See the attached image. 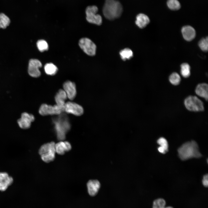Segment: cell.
Wrapping results in <instances>:
<instances>
[{"instance_id":"cell-22","label":"cell","mask_w":208,"mask_h":208,"mask_svg":"<svg viewBox=\"0 0 208 208\" xmlns=\"http://www.w3.org/2000/svg\"><path fill=\"white\" fill-rule=\"evenodd\" d=\"M181 73L185 78L190 76V67L189 65L186 63H183L181 65Z\"/></svg>"},{"instance_id":"cell-24","label":"cell","mask_w":208,"mask_h":208,"mask_svg":"<svg viewBox=\"0 0 208 208\" xmlns=\"http://www.w3.org/2000/svg\"><path fill=\"white\" fill-rule=\"evenodd\" d=\"M169 80L172 85H177L180 83L181 78L180 76L178 73L174 72L170 76Z\"/></svg>"},{"instance_id":"cell-31","label":"cell","mask_w":208,"mask_h":208,"mask_svg":"<svg viewBox=\"0 0 208 208\" xmlns=\"http://www.w3.org/2000/svg\"><path fill=\"white\" fill-rule=\"evenodd\" d=\"M158 150L160 153L163 154H164L166 152L164 149L160 146L158 148Z\"/></svg>"},{"instance_id":"cell-15","label":"cell","mask_w":208,"mask_h":208,"mask_svg":"<svg viewBox=\"0 0 208 208\" xmlns=\"http://www.w3.org/2000/svg\"><path fill=\"white\" fill-rule=\"evenodd\" d=\"M55 148L56 153L60 155L64 154L66 152L70 150L71 146L68 141H61L55 144Z\"/></svg>"},{"instance_id":"cell-19","label":"cell","mask_w":208,"mask_h":208,"mask_svg":"<svg viewBox=\"0 0 208 208\" xmlns=\"http://www.w3.org/2000/svg\"><path fill=\"white\" fill-rule=\"evenodd\" d=\"M135 23L140 28L145 27L150 23V20L148 16L143 13H140L136 16Z\"/></svg>"},{"instance_id":"cell-30","label":"cell","mask_w":208,"mask_h":208,"mask_svg":"<svg viewBox=\"0 0 208 208\" xmlns=\"http://www.w3.org/2000/svg\"><path fill=\"white\" fill-rule=\"evenodd\" d=\"M202 183L205 187H207L208 185V175L207 174L204 175L202 180Z\"/></svg>"},{"instance_id":"cell-1","label":"cell","mask_w":208,"mask_h":208,"mask_svg":"<svg viewBox=\"0 0 208 208\" xmlns=\"http://www.w3.org/2000/svg\"><path fill=\"white\" fill-rule=\"evenodd\" d=\"M123 12L122 6L117 0H105L103 9V14L105 17L113 20L120 16Z\"/></svg>"},{"instance_id":"cell-11","label":"cell","mask_w":208,"mask_h":208,"mask_svg":"<svg viewBox=\"0 0 208 208\" xmlns=\"http://www.w3.org/2000/svg\"><path fill=\"white\" fill-rule=\"evenodd\" d=\"M34 119V117L32 114L24 112L21 114V118L18 120L17 122L21 128L27 129L30 128L31 122Z\"/></svg>"},{"instance_id":"cell-28","label":"cell","mask_w":208,"mask_h":208,"mask_svg":"<svg viewBox=\"0 0 208 208\" xmlns=\"http://www.w3.org/2000/svg\"><path fill=\"white\" fill-rule=\"evenodd\" d=\"M166 204L165 200L161 198L155 200L153 202V208H163Z\"/></svg>"},{"instance_id":"cell-6","label":"cell","mask_w":208,"mask_h":208,"mask_svg":"<svg viewBox=\"0 0 208 208\" xmlns=\"http://www.w3.org/2000/svg\"><path fill=\"white\" fill-rule=\"evenodd\" d=\"M184 104L187 109L191 111H201L204 109L203 102L196 96L187 97L184 100Z\"/></svg>"},{"instance_id":"cell-20","label":"cell","mask_w":208,"mask_h":208,"mask_svg":"<svg viewBox=\"0 0 208 208\" xmlns=\"http://www.w3.org/2000/svg\"><path fill=\"white\" fill-rule=\"evenodd\" d=\"M44 69L47 74L51 75H55L58 70L56 66L52 63L46 64L44 66Z\"/></svg>"},{"instance_id":"cell-18","label":"cell","mask_w":208,"mask_h":208,"mask_svg":"<svg viewBox=\"0 0 208 208\" xmlns=\"http://www.w3.org/2000/svg\"><path fill=\"white\" fill-rule=\"evenodd\" d=\"M67 98L66 93L63 90H59L55 97L56 105L64 109L65 101Z\"/></svg>"},{"instance_id":"cell-7","label":"cell","mask_w":208,"mask_h":208,"mask_svg":"<svg viewBox=\"0 0 208 208\" xmlns=\"http://www.w3.org/2000/svg\"><path fill=\"white\" fill-rule=\"evenodd\" d=\"M79 44L80 48L87 55L91 56L95 55L96 46L90 39L86 38H82L79 40Z\"/></svg>"},{"instance_id":"cell-23","label":"cell","mask_w":208,"mask_h":208,"mask_svg":"<svg viewBox=\"0 0 208 208\" xmlns=\"http://www.w3.org/2000/svg\"><path fill=\"white\" fill-rule=\"evenodd\" d=\"M10 20L9 17L3 13H0V28L5 29L10 24Z\"/></svg>"},{"instance_id":"cell-32","label":"cell","mask_w":208,"mask_h":208,"mask_svg":"<svg viewBox=\"0 0 208 208\" xmlns=\"http://www.w3.org/2000/svg\"><path fill=\"white\" fill-rule=\"evenodd\" d=\"M163 208H173V207L171 206H168L166 207H164Z\"/></svg>"},{"instance_id":"cell-14","label":"cell","mask_w":208,"mask_h":208,"mask_svg":"<svg viewBox=\"0 0 208 208\" xmlns=\"http://www.w3.org/2000/svg\"><path fill=\"white\" fill-rule=\"evenodd\" d=\"M181 31L183 38L187 41H192L195 37V30L190 26L186 25L183 26L182 28Z\"/></svg>"},{"instance_id":"cell-9","label":"cell","mask_w":208,"mask_h":208,"mask_svg":"<svg viewBox=\"0 0 208 208\" xmlns=\"http://www.w3.org/2000/svg\"><path fill=\"white\" fill-rule=\"evenodd\" d=\"M64 112L78 116L83 114V109L80 105L73 102L68 101L65 104Z\"/></svg>"},{"instance_id":"cell-12","label":"cell","mask_w":208,"mask_h":208,"mask_svg":"<svg viewBox=\"0 0 208 208\" xmlns=\"http://www.w3.org/2000/svg\"><path fill=\"white\" fill-rule=\"evenodd\" d=\"M63 87L67 98L70 100H73L75 97L77 93L75 83L70 81H67L63 84Z\"/></svg>"},{"instance_id":"cell-13","label":"cell","mask_w":208,"mask_h":208,"mask_svg":"<svg viewBox=\"0 0 208 208\" xmlns=\"http://www.w3.org/2000/svg\"><path fill=\"white\" fill-rule=\"evenodd\" d=\"M12 178L6 172H0V191H5L13 183Z\"/></svg>"},{"instance_id":"cell-25","label":"cell","mask_w":208,"mask_h":208,"mask_svg":"<svg viewBox=\"0 0 208 208\" xmlns=\"http://www.w3.org/2000/svg\"><path fill=\"white\" fill-rule=\"evenodd\" d=\"M167 5L170 9L176 10L179 9L181 8V5L177 0H168Z\"/></svg>"},{"instance_id":"cell-4","label":"cell","mask_w":208,"mask_h":208,"mask_svg":"<svg viewBox=\"0 0 208 208\" xmlns=\"http://www.w3.org/2000/svg\"><path fill=\"white\" fill-rule=\"evenodd\" d=\"M55 145L54 142H51L44 144L40 147L39 153L44 161L49 163L54 159L56 153Z\"/></svg>"},{"instance_id":"cell-21","label":"cell","mask_w":208,"mask_h":208,"mask_svg":"<svg viewBox=\"0 0 208 208\" xmlns=\"http://www.w3.org/2000/svg\"><path fill=\"white\" fill-rule=\"evenodd\" d=\"M120 54L121 58L124 61L130 59L133 56L132 51L131 49L128 48L121 50L120 52Z\"/></svg>"},{"instance_id":"cell-29","label":"cell","mask_w":208,"mask_h":208,"mask_svg":"<svg viewBox=\"0 0 208 208\" xmlns=\"http://www.w3.org/2000/svg\"><path fill=\"white\" fill-rule=\"evenodd\" d=\"M157 143L163 148L166 152L168 151V144L167 140L164 138L161 137L157 140Z\"/></svg>"},{"instance_id":"cell-2","label":"cell","mask_w":208,"mask_h":208,"mask_svg":"<svg viewBox=\"0 0 208 208\" xmlns=\"http://www.w3.org/2000/svg\"><path fill=\"white\" fill-rule=\"evenodd\" d=\"M178 151L179 157L182 160L192 158H198L202 156L199 151L198 145L194 141L183 144L178 148Z\"/></svg>"},{"instance_id":"cell-3","label":"cell","mask_w":208,"mask_h":208,"mask_svg":"<svg viewBox=\"0 0 208 208\" xmlns=\"http://www.w3.org/2000/svg\"><path fill=\"white\" fill-rule=\"evenodd\" d=\"M62 113L53 119L54 129L58 139L63 141L65 139L66 135L70 129V125L67 116Z\"/></svg>"},{"instance_id":"cell-26","label":"cell","mask_w":208,"mask_h":208,"mask_svg":"<svg viewBox=\"0 0 208 208\" xmlns=\"http://www.w3.org/2000/svg\"><path fill=\"white\" fill-rule=\"evenodd\" d=\"M37 47L41 52L47 50L48 49V45L47 42L44 40H38L37 42Z\"/></svg>"},{"instance_id":"cell-16","label":"cell","mask_w":208,"mask_h":208,"mask_svg":"<svg viewBox=\"0 0 208 208\" xmlns=\"http://www.w3.org/2000/svg\"><path fill=\"white\" fill-rule=\"evenodd\" d=\"M87 185L88 193L92 196L97 194L100 187V183L97 180H90L87 183Z\"/></svg>"},{"instance_id":"cell-5","label":"cell","mask_w":208,"mask_h":208,"mask_svg":"<svg viewBox=\"0 0 208 208\" xmlns=\"http://www.w3.org/2000/svg\"><path fill=\"white\" fill-rule=\"evenodd\" d=\"M98 10L97 7L95 5L88 6L85 10L86 20L90 23L100 25L102 23L101 16L97 14Z\"/></svg>"},{"instance_id":"cell-10","label":"cell","mask_w":208,"mask_h":208,"mask_svg":"<svg viewBox=\"0 0 208 208\" xmlns=\"http://www.w3.org/2000/svg\"><path fill=\"white\" fill-rule=\"evenodd\" d=\"M42 66L41 62L36 59H31L29 62L28 72L29 75L32 77H39L41 73L39 68Z\"/></svg>"},{"instance_id":"cell-17","label":"cell","mask_w":208,"mask_h":208,"mask_svg":"<svg viewBox=\"0 0 208 208\" xmlns=\"http://www.w3.org/2000/svg\"><path fill=\"white\" fill-rule=\"evenodd\" d=\"M195 92L198 96L207 100L208 98V86L206 83H200L197 85Z\"/></svg>"},{"instance_id":"cell-8","label":"cell","mask_w":208,"mask_h":208,"mask_svg":"<svg viewBox=\"0 0 208 208\" xmlns=\"http://www.w3.org/2000/svg\"><path fill=\"white\" fill-rule=\"evenodd\" d=\"M64 112V109L56 105H51L46 104H42L39 110V114L42 116L59 115Z\"/></svg>"},{"instance_id":"cell-27","label":"cell","mask_w":208,"mask_h":208,"mask_svg":"<svg viewBox=\"0 0 208 208\" xmlns=\"http://www.w3.org/2000/svg\"><path fill=\"white\" fill-rule=\"evenodd\" d=\"M199 47L203 51L207 52L208 49V38L207 37L201 39L198 42Z\"/></svg>"}]
</instances>
